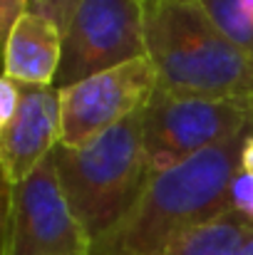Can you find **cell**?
I'll return each mask as SVG.
<instances>
[{
  "label": "cell",
  "mask_w": 253,
  "mask_h": 255,
  "mask_svg": "<svg viewBox=\"0 0 253 255\" xmlns=\"http://www.w3.org/2000/svg\"><path fill=\"white\" fill-rule=\"evenodd\" d=\"M251 134L219 144L154 176L137 203L92 243L89 255H162L176 241L231 211V181Z\"/></svg>",
  "instance_id": "6da1fadb"
},
{
  "label": "cell",
  "mask_w": 253,
  "mask_h": 255,
  "mask_svg": "<svg viewBox=\"0 0 253 255\" xmlns=\"http://www.w3.org/2000/svg\"><path fill=\"white\" fill-rule=\"evenodd\" d=\"M147 57L167 92L253 97V62L211 22L199 0H147Z\"/></svg>",
  "instance_id": "7a4b0ae2"
},
{
  "label": "cell",
  "mask_w": 253,
  "mask_h": 255,
  "mask_svg": "<svg viewBox=\"0 0 253 255\" xmlns=\"http://www.w3.org/2000/svg\"><path fill=\"white\" fill-rule=\"evenodd\" d=\"M142 112L80 149L55 146L60 186L89 243L104 236L149 183Z\"/></svg>",
  "instance_id": "3957f363"
},
{
  "label": "cell",
  "mask_w": 253,
  "mask_h": 255,
  "mask_svg": "<svg viewBox=\"0 0 253 255\" xmlns=\"http://www.w3.org/2000/svg\"><path fill=\"white\" fill-rule=\"evenodd\" d=\"M241 134H253V97L216 99L157 87L142 112L149 181Z\"/></svg>",
  "instance_id": "277c9868"
},
{
  "label": "cell",
  "mask_w": 253,
  "mask_h": 255,
  "mask_svg": "<svg viewBox=\"0 0 253 255\" xmlns=\"http://www.w3.org/2000/svg\"><path fill=\"white\" fill-rule=\"evenodd\" d=\"M147 57V0H80L62 30L55 89Z\"/></svg>",
  "instance_id": "5b68a950"
},
{
  "label": "cell",
  "mask_w": 253,
  "mask_h": 255,
  "mask_svg": "<svg viewBox=\"0 0 253 255\" xmlns=\"http://www.w3.org/2000/svg\"><path fill=\"white\" fill-rule=\"evenodd\" d=\"M92 243L57 178L55 151L17 188H5L2 255H89Z\"/></svg>",
  "instance_id": "8992f818"
},
{
  "label": "cell",
  "mask_w": 253,
  "mask_h": 255,
  "mask_svg": "<svg viewBox=\"0 0 253 255\" xmlns=\"http://www.w3.org/2000/svg\"><path fill=\"white\" fill-rule=\"evenodd\" d=\"M159 87L149 57L92 75L60 92V146L80 149L139 114Z\"/></svg>",
  "instance_id": "52a82bcc"
},
{
  "label": "cell",
  "mask_w": 253,
  "mask_h": 255,
  "mask_svg": "<svg viewBox=\"0 0 253 255\" xmlns=\"http://www.w3.org/2000/svg\"><path fill=\"white\" fill-rule=\"evenodd\" d=\"M0 166L2 186L17 188L60 144V92L2 77Z\"/></svg>",
  "instance_id": "ba28073f"
},
{
  "label": "cell",
  "mask_w": 253,
  "mask_h": 255,
  "mask_svg": "<svg viewBox=\"0 0 253 255\" xmlns=\"http://www.w3.org/2000/svg\"><path fill=\"white\" fill-rule=\"evenodd\" d=\"M62 60V30L30 7L5 37V77L22 85L52 87Z\"/></svg>",
  "instance_id": "9c48e42d"
},
{
  "label": "cell",
  "mask_w": 253,
  "mask_h": 255,
  "mask_svg": "<svg viewBox=\"0 0 253 255\" xmlns=\"http://www.w3.org/2000/svg\"><path fill=\"white\" fill-rule=\"evenodd\" d=\"M251 238L253 223L231 208L176 241L162 255H239Z\"/></svg>",
  "instance_id": "30bf717a"
},
{
  "label": "cell",
  "mask_w": 253,
  "mask_h": 255,
  "mask_svg": "<svg viewBox=\"0 0 253 255\" xmlns=\"http://www.w3.org/2000/svg\"><path fill=\"white\" fill-rule=\"evenodd\" d=\"M211 22L253 62V0H199Z\"/></svg>",
  "instance_id": "8fae6325"
},
{
  "label": "cell",
  "mask_w": 253,
  "mask_h": 255,
  "mask_svg": "<svg viewBox=\"0 0 253 255\" xmlns=\"http://www.w3.org/2000/svg\"><path fill=\"white\" fill-rule=\"evenodd\" d=\"M231 208L253 223V176L239 171L231 181Z\"/></svg>",
  "instance_id": "7c38bea8"
},
{
  "label": "cell",
  "mask_w": 253,
  "mask_h": 255,
  "mask_svg": "<svg viewBox=\"0 0 253 255\" xmlns=\"http://www.w3.org/2000/svg\"><path fill=\"white\" fill-rule=\"evenodd\" d=\"M77 2L80 0H35L32 7L40 10L42 15H47L60 30H65V25H67L72 10L77 7Z\"/></svg>",
  "instance_id": "4fadbf2b"
},
{
  "label": "cell",
  "mask_w": 253,
  "mask_h": 255,
  "mask_svg": "<svg viewBox=\"0 0 253 255\" xmlns=\"http://www.w3.org/2000/svg\"><path fill=\"white\" fill-rule=\"evenodd\" d=\"M35 5V0H0V30L2 37L10 35V30L15 27V22Z\"/></svg>",
  "instance_id": "5bb4252c"
},
{
  "label": "cell",
  "mask_w": 253,
  "mask_h": 255,
  "mask_svg": "<svg viewBox=\"0 0 253 255\" xmlns=\"http://www.w3.org/2000/svg\"><path fill=\"white\" fill-rule=\"evenodd\" d=\"M241 171H246V173L253 176V134L246 139L244 151H241Z\"/></svg>",
  "instance_id": "9a60e30c"
},
{
  "label": "cell",
  "mask_w": 253,
  "mask_h": 255,
  "mask_svg": "<svg viewBox=\"0 0 253 255\" xmlns=\"http://www.w3.org/2000/svg\"><path fill=\"white\" fill-rule=\"evenodd\" d=\"M239 255H253V238L246 243V246H244V251H241Z\"/></svg>",
  "instance_id": "2e32d148"
}]
</instances>
